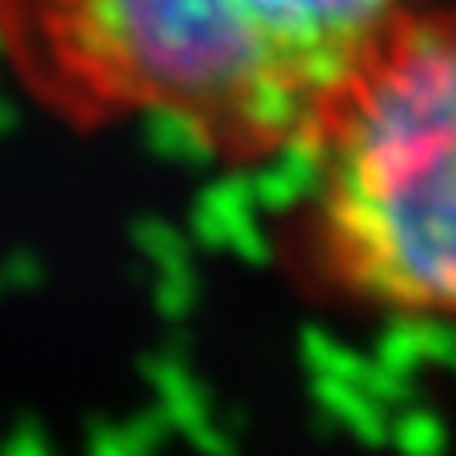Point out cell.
Masks as SVG:
<instances>
[{
  "instance_id": "2",
  "label": "cell",
  "mask_w": 456,
  "mask_h": 456,
  "mask_svg": "<svg viewBox=\"0 0 456 456\" xmlns=\"http://www.w3.org/2000/svg\"><path fill=\"white\" fill-rule=\"evenodd\" d=\"M297 281L393 321L456 324V4L412 8L305 149Z\"/></svg>"
},
{
  "instance_id": "1",
  "label": "cell",
  "mask_w": 456,
  "mask_h": 456,
  "mask_svg": "<svg viewBox=\"0 0 456 456\" xmlns=\"http://www.w3.org/2000/svg\"><path fill=\"white\" fill-rule=\"evenodd\" d=\"M425 0H0V64L69 128L160 120L232 168L305 152Z\"/></svg>"
}]
</instances>
